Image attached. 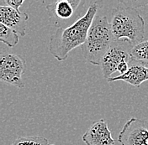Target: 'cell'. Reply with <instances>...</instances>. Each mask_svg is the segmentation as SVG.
<instances>
[{
  "label": "cell",
  "instance_id": "cell-1",
  "mask_svg": "<svg viewBox=\"0 0 148 145\" xmlns=\"http://www.w3.org/2000/svg\"><path fill=\"white\" fill-rule=\"evenodd\" d=\"M98 8V3H92L85 14L73 25L63 29L59 28L51 36L48 50L58 61H65L73 50L85 43L88 30L96 17Z\"/></svg>",
  "mask_w": 148,
  "mask_h": 145
},
{
  "label": "cell",
  "instance_id": "cell-2",
  "mask_svg": "<svg viewBox=\"0 0 148 145\" xmlns=\"http://www.w3.org/2000/svg\"><path fill=\"white\" fill-rule=\"evenodd\" d=\"M115 39H127L134 46L145 39V20L137 9L120 2V5L112 10L110 21Z\"/></svg>",
  "mask_w": 148,
  "mask_h": 145
},
{
  "label": "cell",
  "instance_id": "cell-3",
  "mask_svg": "<svg viewBox=\"0 0 148 145\" xmlns=\"http://www.w3.org/2000/svg\"><path fill=\"white\" fill-rule=\"evenodd\" d=\"M114 40L108 18L96 16L88 30L86 41L81 46L84 58L89 63L99 65L102 58Z\"/></svg>",
  "mask_w": 148,
  "mask_h": 145
},
{
  "label": "cell",
  "instance_id": "cell-4",
  "mask_svg": "<svg viewBox=\"0 0 148 145\" xmlns=\"http://www.w3.org/2000/svg\"><path fill=\"white\" fill-rule=\"evenodd\" d=\"M84 3L82 0H58L46 5L49 22L57 29L73 25L82 18L77 12L80 5Z\"/></svg>",
  "mask_w": 148,
  "mask_h": 145
},
{
  "label": "cell",
  "instance_id": "cell-5",
  "mask_svg": "<svg viewBox=\"0 0 148 145\" xmlns=\"http://www.w3.org/2000/svg\"><path fill=\"white\" fill-rule=\"evenodd\" d=\"M133 43L127 39H115L103 55L100 61L102 73L104 78L109 79L117 71L118 66L123 62H130Z\"/></svg>",
  "mask_w": 148,
  "mask_h": 145
},
{
  "label": "cell",
  "instance_id": "cell-6",
  "mask_svg": "<svg viewBox=\"0 0 148 145\" xmlns=\"http://www.w3.org/2000/svg\"><path fill=\"white\" fill-rule=\"evenodd\" d=\"M26 71L25 61L17 54L1 53L0 55V79L18 88H24L25 83L23 76Z\"/></svg>",
  "mask_w": 148,
  "mask_h": 145
},
{
  "label": "cell",
  "instance_id": "cell-7",
  "mask_svg": "<svg viewBox=\"0 0 148 145\" xmlns=\"http://www.w3.org/2000/svg\"><path fill=\"white\" fill-rule=\"evenodd\" d=\"M118 142L121 145H148V127L136 118L129 119L120 131Z\"/></svg>",
  "mask_w": 148,
  "mask_h": 145
},
{
  "label": "cell",
  "instance_id": "cell-8",
  "mask_svg": "<svg viewBox=\"0 0 148 145\" xmlns=\"http://www.w3.org/2000/svg\"><path fill=\"white\" fill-rule=\"evenodd\" d=\"M83 141L86 145H114L115 144L108 124L103 119L92 123L83 135Z\"/></svg>",
  "mask_w": 148,
  "mask_h": 145
},
{
  "label": "cell",
  "instance_id": "cell-9",
  "mask_svg": "<svg viewBox=\"0 0 148 145\" xmlns=\"http://www.w3.org/2000/svg\"><path fill=\"white\" fill-rule=\"evenodd\" d=\"M29 16L25 12H18L6 5H0V24L7 26L20 36L26 33Z\"/></svg>",
  "mask_w": 148,
  "mask_h": 145
},
{
  "label": "cell",
  "instance_id": "cell-10",
  "mask_svg": "<svg viewBox=\"0 0 148 145\" xmlns=\"http://www.w3.org/2000/svg\"><path fill=\"white\" fill-rule=\"evenodd\" d=\"M116 81H123L135 87H140L143 82L148 81V67L133 61H130L127 72L107 79L108 82Z\"/></svg>",
  "mask_w": 148,
  "mask_h": 145
},
{
  "label": "cell",
  "instance_id": "cell-11",
  "mask_svg": "<svg viewBox=\"0 0 148 145\" xmlns=\"http://www.w3.org/2000/svg\"><path fill=\"white\" fill-rule=\"evenodd\" d=\"M130 61L148 67V39L133 47L130 52Z\"/></svg>",
  "mask_w": 148,
  "mask_h": 145
},
{
  "label": "cell",
  "instance_id": "cell-12",
  "mask_svg": "<svg viewBox=\"0 0 148 145\" xmlns=\"http://www.w3.org/2000/svg\"><path fill=\"white\" fill-rule=\"evenodd\" d=\"M0 41L13 48L18 44V35L11 29L0 24Z\"/></svg>",
  "mask_w": 148,
  "mask_h": 145
},
{
  "label": "cell",
  "instance_id": "cell-13",
  "mask_svg": "<svg viewBox=\"0 0 148 145\" xmlns=\"http://www.w3.org/2000/svg\"><path fill=\"white\" fill-rule=\"evenodd\" d=\"M11 145H50L43 136H25L15 139Z\"/></svg>",
  "mask_w": 148,
  "mask_h": 145
},
{
  "label": "cell",
  "instance_id": "cell-14",
  "mask_svg": "<svg viewBox=\"0 0 148 145\" xmlns=\"http://www.w3.org/2000/svg\"><path fill=\"white\" fill-rule=\"evenodd\" d=\"M6 4V6H9L12 9H15L16 11L19 12V9L24 3V0H4L3 1Z\"/></svg>",
  "mask_w": 148,
  "mask_h": 145
},
{
  "label": "cell",
  "instance_id": "cell-15",
  "mask_svg": "<svg viewBox=\"0 0 148 145\" xmlns=\"http://www.w3.org/2000/svg\"><path fill=\"white\" fill-rule=\"evenodd\" d=\"M50 145H55V144H50Z\"/></svg>",
  "mask_w": 148,
  "mask_h": 145
}]
</instances>
